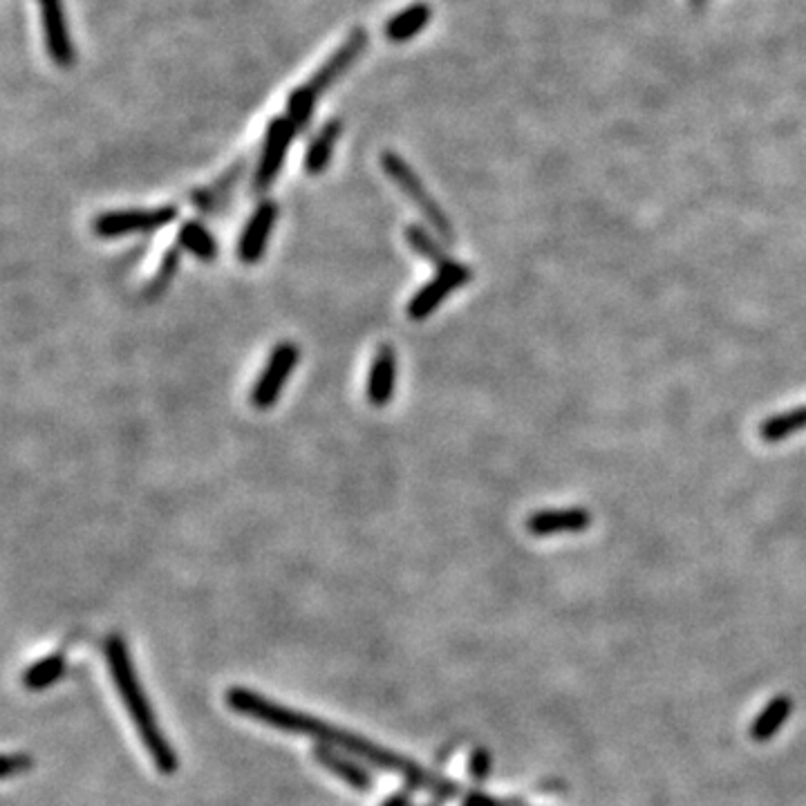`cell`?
<instances>
[{
    "instance_id": "1",
    "label": "cell",
    "mask_w": 806,
    "mask_h": 806,
    "mask_svg": "<svg viewBox=\"0 0 806 806\" xmlns=\"http://www.w3.org/2000/svg\"><path fill=\"white\" fill-rule=\"evenodd\" d=\"M224 699H227V706L231 710H236L238 715H245V717H249L253 721H258V724H262V726L283 730V733L314 737L325 746L341 748L343 753H348L352 757H359V759H363V762L383 768V771L397 773L401 777H406V780L412 782V784L430 786L433 791H439L444 795H453V786L451 784H444V782L435 780L433 775H428L424 768L417 766L415 762H412V759L392 753V751H388V748H383L379 744L370 742V739H365V737L356 735V733H350V730L332 726V724H327V721L316 719L314 715H309V712H301V710L280 706V704H276V701L262 697L260 692L242 688V686L229 688L227 695H224Z\"/></svg>"
},
{
    "instance_id": "17",
    "label": "cell",
    "mask_w": 806,
    "mask_h": 806,
    "mask_svg": "<svg viewBox=\"0 0 806 806\" xmlns=\"http://www.w3.org/2000/svg\"><path fill=\"white\" fill-rule=\"evenodd\" d=\"M433 18V7L426 3H415L406 9H401L386 23V39L390 43H406L424 30Z\"/></svg>"
},
{
    "instance_id": "21",
    "label": "cell",
    "mask_w": 806,
    "mask_h": 806,
    "mask_svg": "<svg viewBox=\"0 0 806 806\" xmlns=\"http://www.w3.org/2000/svg\"><path fill=\"white\" fill-rule=\"evenodd\" d=\"M65 670V659L61 654H50L45 659L32 663L30 668L23 672V686L27 690H45L50 688L52 683L61 679V674Z\"/></svg>"
},
{
    "instance_id": "26",
    "label": "cell",
    "mask_w": 806,
    "mask_h": 806,
    "mask_svg": "<svg viewBox=\"0 0 806 806\" xmlns=\"http://www.w3.org/2000/svg\"><path fill=\"white\" fill-rule=\"evenodd\" d=\"M466 806H502L498 800H491V798H486V795H480V793H475V795H471V798L466 800Z\"/></svg>"
},
{
    "instance_id": "4",
    "label": "cell",
    "mask_w": 806,
    "mask_h": 806,
    "mask_svg": "<svg viewBox=\"0 0 806 806\" xmlns=\"http://www.w3.org/2000/svg\"><path fill=\"white\" fill-rule=\"evenodd\" d=\"M180 218V209L175 204L153 206V209H121L99 213L92 220V231L103 240H115L137 233H153L173 224Z\"/></svg>"
},
{
    "instance_id": "10",
    "label": "cell",
    "mask_w": 806,
    "mask_h": 806,
    "mask_svg": "<svg viewBox=\"0 0 806 806\" xmlns=\"http://www.w3.org/2000/svg\"><path fill=\"white\" fill-rule=\"evenodd\" d=\"M397 350L392 345L383 343L374 350L370 370H368V383H365V397L374 408H386L395 397L397 390Z\"/></svg>"
},
{
    "instance_id": "25",
    "label": "cell",
    "mask_w": 806,
    "mask_h": 806,
    "mask_svg": "<svg viewBox=\"0 0 806 806\" xmlns=\"http://www.w3.org/2000/svg\"><path fill=\"white\" fill-rule=\"evenodd\" d=\"M471 771L477 777V780H484L486 775H489V755L486 751H477L471 759Z\"/></svg>"
},
{
    "instance_id": "18",
    "label": "cell",
    "mask_w": 806,
    "mask_h": 806,
    "mask_svg": "<svg viewBox=\"0 0 806 806\" xmlns=\"http://www.w3.org/2000/svg\"><path fill=\"white\" fill-rule=\"evenodd\" d=\"M403 238H406L408 247L417 253V256L424 258L430 265H435L437 269L444 267L453 258L448 256V251L442 245V238H437L435 233H430L421 224H408L406 231H403Z\"/></svg>"
},
{
    "instance_id": "5",
    "label": "cell",
    "mask_w": 806,
    "mask_h": 806,
    "mask_svg": "<svg viewBox=\"0 0 806 806\" xmlns=\"http://www.w3.org/2000/svg\"><path fill=\"white\" fill-rule=\"evenodd\" d=\"M473 280V269L464 265V262L451 260L448 265L439 267L437 274L424 283V287L410 298L406 305V314L410 321H426L428 316H433L448 296L455 294L459 287L468 285Z\"/></svg>"
},
{
    "instance_id": "14",
    "label": "cell",
    "mask_w": 806,
    "mask_h": 806,
    "mask_svg": "<svg viewBox=\"0 0 806 806\" xmlns=\"http://www.w3.org/2000/svg\"><path fill=\"white\" fill-rule=\"evenodd\" d=\"M314 759L327 773H332L334 777H339L341 782L350 784L354 791L368 793L372 789V775L365 771L361 764H356L350 755L339 753L332 746L318 744L314 748Z\"/></svg>"
},
{
    "instance_id": "11",
    "label": "cell",
    "mask_w": 806,
    "mask_h": 806,
    "mask_svg": "<svg viewBox=\"0 0 806 806\" xmlns=\"http://www.w3.org/2000/svg\"><path fill=\"white\" fill-rule=\"evenodd\" d=\"M39 7L43 18L45 48H48L50 59L61 68H70L74 63V43L70 39L68 21H65L63 0H39Z\"/></svg>"
},
{
    "instance_id": "20",
    "label": "cell",
    "mask_w": 806,
    "mask_h": 806,
    "mask_svg": "<svg viewBox=\"0 0 806 806\" xmlns=\"http://www.w3.org/2000/svg\"><path fill=\"white\" fill-rule=\"evenodd\" d=\"M806 428V406H800L789 412H782V415L768 417L762 426H759V437L764 439L766 444H777L786 437H793L795 433Z\"/></svg>"
},
{
    "instance_id": "3",
    "label": "cell",
    "mask_w": 806,
    "mask_h": 806,
    "mask_svg": "<svg viewBox=\"0 0 806 806\" xmlns=\"http://www.w3.org/2000/svg\"><path fill=\"white\" fill-rule=\"evenodd\" d=\"M381 168H383V173H386L390 180L399 186L401 193L406 195V198L417 206V209L428 220V224L433 227V231L437 233V236L442 238L444 242H448V245H453V242H455V229H453L451 220H448V215L442 211V206H439L433 200V195L426 191L424 182L419 180V175L412 171L406 159H403L395 151H383L381 153Z\"/></svg>"
},
{
    "instance_id": "27",
    "label": "cell",
    "mask_w": 806,
    "mask_h": 806,
    "mask_svg": "<svg viewBox=\"0 0 806 806\" xmlns=\"http://www.w3.org/2000/svg\"><path fill=\"white\" fill-rule=\"evenodd\" d=\"M381 806H410L408 800V793H397V795H390V798L383 802Z\"/></svg>"
},
{
    "instance_id": "24",
    "label": "cell",
    "mask_w": 806,
    "mask_h": 806,
    "mask_svg": "<svg viewBox=\"0 0 806 806\" xmlns=\"http://www.w3.org/2000/svg\"><path fill=\"white\" fill-rule=\"evenodd\" d=\"M30 764H32V759L27 755H9L7 753L3 757V777L21 773V771H25V768H30Z\"/></svg>"
},
{
    "instance_id": "9",
    "label": "cell",
    "mask_w": 806,
    "mask_h": 806,
    "mask_svg": "<svg viewBox=\"0 0 806 806\" xmlns=\"http://www.w3.org/2000/svg\"><path fill=\"white\" fill-rule=\"evenodd\" d=\"M278 204L274 200H262L256 209H253L251 218L247 220L245 229L240 233L238 240V258L242 265H256L262 260L271 240V233L278 222Z\"/></svg>"
},
{
    "instance_id": "13",
    "label": "cell",
    "mask_w": 806,
    "mask_h": 806,
    "mask_svg": "<svg viewBox=\"0 0 806 806\" xmlns=\"http://www.w3.org/2000/svg\"><path fill=\"white\" fill-rule=\"evenodd\" d=\"M589 513L585 509H549L531 513L527 520V531L536 538L556 536V533H578L589 527Z\"/></svg>"
},
{
    "instance_id": "19",
    "label": "cell",
    "mask_w": 806,
    "mask_h": 806,
    "mask_svg": "<svg viewBox=\"0 0 806 806\" xmlns=\"http://www.w3.org/2000/svg\"><path fill=\"white\" fill-rule=\"evenodd\" d=\"M793 710V701L789 697H775L762 712H759L755 724L751 726V737L755 742H768L775 737L777 730L784 726Z\"/></svg>"
},
{
    "instance_id": "2",
    "label": "cell",
    "mask_w": 806,
    "mask_h": 806,
    "mask_svg": "<svg viewBox=\"0 0 806 806\" xmlns=\"http://www.w3.org/2000/svg\"><path fill=\"white\" fill-rule=\"evenodd\" d=\"M103 654H106L110 677L115 681L121 704L126 706L130 721H133L137 735L146 746L148 755H151L155 768L162 775H173L180 768V759H177L175 748L166 739L162 726L157 724L155 710L146 697L142 681L137 677L133 656H130L124 636L110 634L106 643H103Z\"/></svg>"
},
{
    "instance_id": "23",
    "label": "cell",
    "mask_w": 806,
    "mask_h": 806,
    "mask_svg": "<svg viewBox=\"0 0 806 806\" xmlns=\"http://www.w3.org/2000/svg\"><path fill=\"white\" fill-rule=\"evenodd\" d=\"M314 110H316V99L309 97L303 88H296L287 99L285 115L294 124L296 133H303V130H307L309 124H312Z\"/></svg>"
},
{
    "instance_id": "7",
    "label": "cell",
    "mask_w": 806,
    "mask_h": 806,
    "mask_svg": "<svg viewBox=\"0 0 806 806\" xmlns=\"http://www.w3.org/2000/svg\"><path fill=\"white\" fill-rule=\"evenodd\" d=\"M298 361H301V350L292 341L278 343L271 350L269 359L262 368L258 381L251 388V403L258 410H269L276 406V401L283 395L287 381L292 379Z\"/></svg>"
},
{
    "instance_id": "8",
    "label": "cell",
    "mask_w": 806,
    "mask_h": 806,
    "mask_svg": "<svg viewBox=\"0 0 806 806\" xmlns=\"http://www.w3.org/2000/svg\"><path fill=\"white\" fill-rule=\"evenodd\" d=\"M368 48V32L363 27H356L352 34L345 39L341 48H336L334 54L327 59L321 68L314 72V77L309 79L305 86H301L309 97H314L316 101L325 95L336 81H339L345 72H348L352 65L361 59V54Z\"/></svg>"
},
{
    "instance_id": "15",
    "label": "cell",
    "mask_w": 806,
    "mask_h": 806,
    "mask_svg": "<svg viewBox=\"0 0 806 806\" xmlns=\"http://www.w3.org/2000/svg\"><path fill=\"white\" fill-rule=\"evenodd\" d=\"M343 135V124L339 119H330L325 121L321 126V130L312 137V142H309L305 157H303V168L307 175H321L327 171V166L332 162V155H334V148L336 142H339Z\"/></svg>"
},
{
    "instance_id": "6",
    "label": "cell",
    "mask_w": 806,
    "mask_h": 806,
    "mask_svg": "<svg viewBox=\"0 0 806 806\" xmlns=\"http://www.w3.org/2000/svg\"><path fill=\"white\" fill-rule=\"evenodd\" d=\"M296 135H298L296 128L292 121L287 119V115H280L269 121L258 166L256 171H253V193L265 195L269 193L271 186L276 184Z\"/></svg>"
},
{
    "instance_id": "22",
    "label": "cell",
    "mask_w": 806,
    "mask_h": 806,
    "mask_svg": "<svg viewBox=\"0 0 806 806\" xmlns=\"http://www.w3.org/2000/svg\"><path fill=\"white\" fill-rule=\"evenodd\" d=\"M182 253L184 251L177 245L164 253L162 260H159V267L155 271L153 280L148 283V289H146L148 298H159L166 292L168 285L173 283V278L177 276V269H180V265H182Z\"/></svg>"
},
{
    "instance_id": "16",
    "label": "cell",
    "mask_w": 806,
    "mask_h": 806,
    "mask_svg": "<svg viewBox=\"0 0 806 806\" xmlns=\"http://www.w3.org/2000/svg\"><path fill=\"white\" fill-rule=\"evenodd\" d=\"M175 245L202 262H213L220 256V242L213 238V233L200 220L182 222L180 229H177Z\"/></svg>"
},
{
    "instance_id": "12",
    "label": "cell",
    "mask_w": 806,
    "mask_h": 806,
    "mask_svg": "<svg viewBox=\"0 0 806 806\" xmlns=\"http://www.w3.org/2000/svg\"><path fill=\"white\" fill-rule=\"evenodd\" d=\"M247 173V162L245 159H240L233 166H229L227 171H224L218 180L211 182L209 186H202V189H195L189 198L191 204L204 215H213L215 213H222L229 209V204L233 200V193H236L238 184L242 182V177Z\"/></svg>"
}]
</instances>
